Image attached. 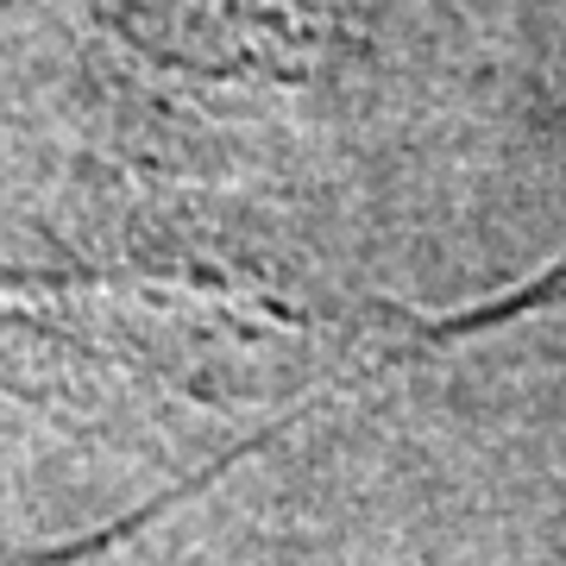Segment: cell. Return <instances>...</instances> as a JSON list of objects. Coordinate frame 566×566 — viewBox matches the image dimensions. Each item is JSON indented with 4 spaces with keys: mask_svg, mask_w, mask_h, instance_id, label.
Returning <instances> with one entry per match:
<instances>
[{
    "mask_svg": "<svg viewBox=\"0 0 566 566\" xmlns=\"http://www.w3.org/2000/svg\"><path fill=\"white\" fill-rule=\"evenodd\" d=\"M158 510H139V516H126V523L102 528V535H82V542H63V547H51V554H25V560H7V566H76V560H88V554H102L107 542H126V535H133V528H145Z\"/></svg>",
    "mask_w": 566,
    "mask_h": 566,
    "instance_id": "2",
    "label": "cell"
},
{
    "mask_svg": "<svg viewBox=\"0 0 566 566\" xmlns=\"http://www.w3.org/2000/svg\"><path fill=\"white\" fill-rule=\"evenodd\" d=\"M554 303H566V259L554 264V271H542L535 283L504 290L497 303H472V308H460V315H441V322H403V346H409V359H416V353L453 346V340H465V334L504 327V322H516V315H542V308H554Z\"/></svg>",
    "mask_w": 566,
    "mask_h": 566,
    "instance_id": "1",
    "label": "cell"
}]
</instances>
